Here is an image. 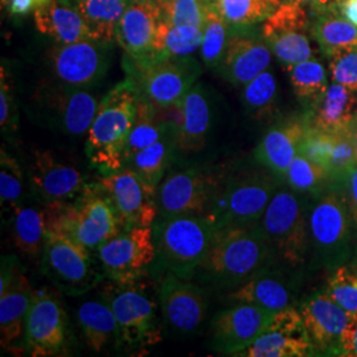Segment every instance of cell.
I'll list each match as a JSON object with an SVG mask.
<instances>
[{
    "mask_svg": "<svg viewBox=\"0 0 357 357\" xmlns=\"http://www.w3.org/2000/svg\"><path fill=\"white\" fill-rule=\"evenodd\" d=\"M32 295L33 289L23 270L0 294V342L13 354L26 352V320Z\"/></svg>",
    "mask_w": 357,
    "mask_h": 357,
    "instance_id": "28",
    "label": "cell"
},
{
    "mask_svg": "<svg viewBox=\"0 0 357 357\" xmlns=\"http://www.w3.org/2000/svg\"><path fill=\"white\" fill-rule=\"evenodd\" d=\"M340 11L348 22L357 26V0H344L340 4Z\"/></svg>",
    "mask_w": 357,
    "mask_h": 357,
    "instance_id": "52",
    "label": "cell"
},
{
    "mask_svg": "<svg viewBox=\"0 0 357 357\" xmlns=\"http://www.w3.org/2000/svg\"><path fill=\"white\" fill-rule=\"evenodd\" d=\"M224 20L233 26H249L264 22L281 4L277 0H211Z\"/></svg>",
    "mask_w": 357,
    "mask_h": 357,
    "instance_id": "40",
    "label": "cell"
},
{
    "mask_svg": "<svg viewBox=\"0 0 357 357\" xmlns=\"http://www.w3.org/2000/svg\"><path fill=\"white\" fill-rule=\"evenodd\" d=\"M48 1L50 0H6V6L13 16H26L28 13H36Z\"/></svg>",
    "mask_w": 357,
    "mask_h": 357,
    "instance_id": "51",
    "label": "cell"
},
{
    "mask_svg": "<svg viewBox=\"0 0 357 357\" xmlns=\"http://www.w3.org/2000/svg\"><path fill=\"white\" fill-rule=\"evenodd\" d=\"M310 26L311 16L305 6L291 0L283 1L264 20L262 38L286 70L314 57Z\"/></svg>",
    "mask_w": 357,
    "mask_h": 357,
    "instance_id": "16",
    "label": "cell"
},
{
    "mask_svg": "<svg viewBox=\"0 0 357 357\" xmlns=\"http://www.w3.org/2000/svg\"><path fill=\"white\" fill-rule=\"evenodd\" d=\"M40 266L53 286L69 296L89 293L105 278L93 250L51 230H45Z\"/></svg>",
    "mask_w": 357,
    "mask_h": 357,
    "instance_id": "11",
    "label": "cell"
},
{
    "mask_svg": "<svg viewBox=\"0 0 357 357\" xmlns=\"http://www.w3.org/2000/svg\"><path fill=\"white\" fill-rule=\"evenodd\" d=\"M38 32L56 44H70L96 38L84 17L66 0H50L33 13Z\"/></svg>",
    "mask_w": 357,
    "mask_h": 357,
    "instance_id": "31",
    "label": "cell"
},
{
    "mask_svg": "<svg viewBox=\"0 0 357 357\" xmlns=\"http://www.w3.org/2000/svg\"><path fill=\"white\" fill-rule=\"evenodd\" d=\"M178 155L200 153L206 146L213 122L212 101L204 85L196 82L178 103Z\"/></svg>",
    "mask_w": 357,
    "mask_h": 357,
    "instance_id": "26",
    "label": "cell"
},
{
    "mask_svg": "<svg viewBox=\"0 0 357 357\" xmlns=\"http://www.w3.org/2000/svg\"><path fill=\"white\" fill-rule=\"evenodd\" d=\"M211 1V0H209ZM228 26L224 17L217 13L212 3L209 4L204 26H203V44L200 54L206 68L217 69L221 63L228 45Z\"/></svg>",
    "mask_w": 357,
    "mask_h": 357,
    "instance_id": "43",
    "label": "cell"
},
{
    "mask_svg": "<svg viewBox=\"0 0 357 357\" xmlns=\"http://www.w3.org/2000/svg\"><path fill=\"white\" fill-rule=\"evenodd\" d=\"M282 184L281 178L261 165L224 172L209 217L218 229L258 224Z\"/></svg>",
    "mask_w": 357,
    "mask_h": 357,
    "instance_id": "5",
    "label": "cell"
},
{
    "mask_svg": "<svg viewBox=\"0 0 357 357\" xmlns=\"http://www.w3.org/2000/svg\"><path fill=\"white\" fill-rule=\"evenodd\" d=\"M23 169L11 153L1 149L0 153V204L1 213L10 216L26 197Z\"/></svg>",
    "mask_w": 357,
    "mask_h": 357,
    "instance_id": "42",
    "label": "cell"
},
{
    "mask_svg": "<svg viewBox=\"0 0 357 357\" xmlns=\"http://www.w3.org/2000/svg\"><path fill=\"white\" fill-rule=\"evenodd\" d=\"M326 291L351 315L357 314V265H342L332 270Z\"/></svg>",
    "mask_w": 357,
    "mask_h": 357,
    "instance_id": "45",
    "label": "cell"
},
{
    "mask_svg": "<svg viewBox=\"0 0 357 357\" xmlns=\"http://www.w3.org/2000/svg\"><path fill=\"white\" fill-rule=\"evenodd\" d=\"M222 175L206 165L171 168L158 188V218L209 216Z\"/></svg>",
    "mask_w": 357,
    "mask_h": 357,
    "instance_id": "12",
    "label": "cell"
},
{
    "mask_svg": "<svg viewBox=\"0 0 357 357\" xmlns=\"http://www.w3.org/2000/svg\"><path fill=\"white\" fill-rule=\"evenodd\" d=\"M308 202L310 196L283 183L258 222L277 261L286 268L301 270L308 261Z\"/></svg>",
    "mask_w": 357,
    "mask_h": 357,
    "instance_id": "7",
    "label": "cell"
},
{
    "mask_svg": "<svg viewBox=\"0 0 357 357\" xmlns=\"http://www.w3.org/2000/svg\"><path fill=\"white\" fill-rule=\"evenodd\" d=\"M70 332L64 307L54 294L33 290L26 320V354L33 357L66 356Z\"/></svg>",
    "mask_w": 357,
    "mask_h": 357,
    "instance_id": "15",
    "label": "cell"
},
{
    "mask_svg": "<svg viewBox=\"0 0 357 357\" xmlns=\"http://www.w3.org/2000/svg\"><path fill=\"white\" fill-rule=\"evenodd\" d=\"M22 271L20 261L16 255H3L1 268H0V294L3 293L11 283L15 277Z\"/></svg>",
    "mask_w": 357,
    "mask_h": 357,
    "instance_id": "49",
    "label": "cell"
},
{
    "mask_svg": "<svg viewBox=\"0 0 357 357\" xmlns=\"http://www.w3.org/2000/svg\"><path fill=\"white\" fill-rule=\"evenodd\" d=\"M355 227L344 193L331 183L308 202V259L318 268L335 270L352 252Z\"/></svg>",
    "mask_w": 357,
    "mask_h": 357,
    "instance_id": "4",
    "label": "cell"
},
{
    "mask_svg": "<svg viewBox=\"0 0 357 357\" xmlns=\"http://www.w3.org/2000/svg\"><path fill=\"white\" fill-rule=\"evenodd\" d=\"M77 320L85 343L93 352H102L118 343V323L110 305L105 301H86L77 308Z\"/></svg>",
    "mask_w": 357,
    "mask_h": 357,
    "instance_id": "33",
    "label": "cell"
},
{
    "mask_svg": "<svg viewBox=\"0 0 357 357\" xmlns=\"http://www.w3.org/2000/svg\"><path fill=\"white\" fill-rule=\"evenodd\" d=\"M273 52L265 38L234 35L229 38L224 57L216 70L233 86L243 88L270 69Z\"/></svg>",
    "mask_w": 357,
    "mask_h": 357,
    "instance_id": "25",
    "label": "cell"
},
{
    "mask_svg": "<svg viewBox=\"0 0 357 357\" xmlns=\"http://www.w3.org/2000/svg\"><path fill=\"white\" fill-rule=\"evenodd\" d=\"M153 230L159 268L192 281L218 228L209 216H174L158 218Z\"/></svg>",
    "mask_w": 357,
    "mask_h": 357,
    "instance_id": "6",
    "label": "cell"
},
{
    "mask_svg": "<svg viewBox=\"0 0 357 357\" xmlns=\"http://www.w3.org/2000/svg\"><path fill=\"white\" fill-rule=\"evenodd\" d=\"M139 91L126 78L109 90L98 103L88 130L85 153L90 165L101 175H109L126 165L128 137L134 126Z\"/></svg>",
    "mask_w": 357,
    "mask_h": 357,
    "instance_id": "2",
    "label": "cell"
},
{
    "mask_svg": "<svg viewBox=\"0 0 357 357\" xmlns=\"http://www.w3.org/2000/svg\"><path fill=\"white\" fill-rule=\"evenodd\" d=\"M110 43L86 38L70 44H54L48 52V65L53 78L84 89L98 85L110 66Z\"/></svg>",
    "mask_w": 357,
    "mask_h": 357,
    "instance_id": "14",
    "label": "cell"
},
{
    "mask_svg": "<svg viewBox=\"0 0 357 357\" xmlns=\"http://www.w3.org/2000/svg\"><path fill=\"white\" fill-rule=\"evenodd\" d=\"M308 126L307 115L277 122L257 144L255 162L273 171L283 181L287 168L301 153Z\"/></svg>",
    "mask_w": 357,
    "mask_h": 357,
    "instance_id": "24",
    "label": "cell"
},
{
    "mask_svg": "<svg viewBox=\"0 0 357 357\" xmlns=\"http://www.w3.org/2000/svg\"><path fill=\"white\" fill-rule=\"evenodd\" d=\"M26 171L29 190L41 204L73 200L89 183L82 171L52 150H35Z\"/></svg>",
    "mask_w": 357,
    "mask_h": 357,
    "instance_id": "18",
    "label": "cell"
},
{
    "mask_svg": "<svg viewBox=\"0 0 357 357\" xmlns=\"http://www.w3.org/2000/svg\"><path fill=\"white\" fill-rule=\"evenodd\" d=\"M165 109L155 106L139 94L138 109L134 126L128 137L126 162L134 155L156 141L172 123L178 122V118H167L163 115Z\"/></svg>",
    "mask_w": 357,
    "mask_h": 357,
    "instance_id": "36",
    "label": "cell"
},
{
    "mask_svg": "<svg viewBox=\"0 0 357 357\" xmlns=\"http://www.w3.org/2000/svg\"><path fill=\"white\" fill-rule=\"evenodd\" d=\"M162 20L174 26L203 28L209 0H156Z\"/></svg>",
    "mask_w": 357,
    "mask_h": 357,
    "instance_id": "44",
    "label": "cell"
},
{
    "mask_svg": "<svg viewBox=\"0 0 357 357\" xmlns=\"http://www.w3.org/2000/svg\"><path fill=\"white\" fill-rule=\"evenodd\" d=\"M283 183L294 191L312 197L324 191L332 181L328 172L323 167L299 153L287 168Z\"/></svg>",
    "mask_w": 357,
    "mask_h": 357,
    "instance_id": "41",
    "label": "cell"
},
{
    "mask_svg": "<svg viewBox=\"0 0 357 357\" xmlns=\"http://www.w3.org/2000/svg\"><path fill=\"white\" fill-rule=\"evenodd\" d=\"M277 262L258 224L225 227L217 230L195 278L217 289L233 290Z\"/></svg>",
    "mask_w": 357,
    "mask_h": 357,
    "instance_id": "1",
    "label": "cell"
},
{
    "mask_svg": "<svg viewBox=\"0 0 357 357\" xmlns=\"http://www.w3.org/2000/svg\"><path fill=\"white\" fill-rule=\"evenodd\" d=\"M296 98L314 105L328 88V76L324 65L317 59H310L287 69Z\"/></svg>",
    "mask_w": 357,
    "mask_h": 357,
    "instance_id": "39",
    "label": "cell"
},
{
    "mask_svg": "<svg viewBox=\"0 0 357 357\" xmlns=\"http://www.w3.org/2000/svg\"><path fill=\"white\" fill-rule=\"evenodd\" d=\"M356 115L357 91L332 81L307 118L311 126L335 134L347 131Z\"/></svg>",
    "mask_w": 357,
    "mask_h": 357,
    "instance_id": "29",
    "label": "cell"
},
{
    "mask_svg": "<svg viewBox=\"0 0 357 357\" xmlns=\"http://www.w3.org/2000/svg\"><path fill=\"white\" fill-rule=\"evenodd\" d=\"M178 122L172 123L156 141L134 153L125 167L137 172L149 185L159 188L178 155Z\"/></svg>",
    "mask_w": 357,
    "mask_h": 357,
    "instance_id": "32",
    "label": "cell"
},
{
    "mask_svg": "<svg viewBox=\"0 0 357 357\" xmlns=\"http://www.w3.org/2000/svg\"><path fill=\"white\" fill-rule=\"evenodd\" d=\"M298 310L317 352L340 356L343 335L352 315L339 306L326 290L308 295Z\"/></svg>",
    "mask_w": 357,
    "mask_h": 357,
    "instance_id": "23",
    "label": "cell"
},
{
    "mask_svg": "<svg viewBox=\"0 0 357 357\" xmlns=\"http://www.w3.org/2000/svg\"><path fill=\"white\" fill-rule=\"evenodd\" d=\"M131 1H156V0H131Z\"/></svg>",
    "mask_w": 357,
    "mask_h": 357,
    "instance_id": "55",
    "label": "cell"
},
{
    "mask_svg": "<svg viewBox=\"0 0 357 357\" xmlns=\"http://www.w3.org/2000/svg\"><path fill=\"white\" fill-rule=\"evenodd\" d=\"M340 356L357 357V314L351 317L345 328Z\"/></svg>",
    "mask_w": 357,
    "mask_h": 357,
    "instance_id": "50",
    "label": "cell"
},
{
    "mask_svg": "<svg viewBox=\"0 0 357 357\" xmlns=\"http://www.w3.org/2000/svg\"><path fill=\"white\" fill-rule=\"evenodd\" d=\"M97 181L114 206L122 229L153 227L159 216L158 188L149 185L128 167L101 175Z\"/></svg>",
    "mask_w": 357,
    "mask_h": 357,
    "instance_id": "17",
    "label": "cell"
},
{
    "mask_svg": "<svg viewBox=\"0 0 357 357\" xmlns=\"http://www.w3.org/2000/svg\"><path fill=\"white\" fill-rule=\"evenodd\" d=\"M159 306L172 331L190 335L202 328L208 314V296L191 280L165 274L159 286Z\"/></svg>",
    "mask_w": 357,
    "mask_h": 357,
    "instance_id": "22",
    "label": "cell"
},
{
    "mask_svg": "<svg viewBox=\"0 0 357 357\" xmlns=\"http://www.w3.org/2000/svg\"><path fill=\"white\" fill-rule=\"evenodd\" d=\"M310 29L311 38L330 60L344 52L357 50V26L345 19L340 6L312 10Z\"/></svg>",
    "mask_w": 357,
    "mask_h": 357,
    "instance_id": "30",
    "label": "cell"
},
{
    "mask_svg": "<svg viewBox=\"0 0 357 357\" xmlns=\"http://www.w3.org/2000/svg\"><path fill=\"white\" fill-rule=\"evenodd\" d=\"M17 105L13 90V81L8 69H0V126L6 137H15L17 132Z\"/></svg>",
    "mask_w": 357,
    "mask_h": 357,
    "instance_id": "46",
    "label": "cell"
},
{
    "mask_svg": "<svg viewBox=\"0 0 357 357\" xmlns=\"http://www.w3.org/2000/svg\"><path fill=\"white\" fill-rule=\"evenodd\" d=\"M348 131H349V137H351V141H352V144H354V150H355V156H356L357 163V115L355 116V119L352 121V123L349 125Z\"/></svg>",
    "mask_w": 357,
    "mask_h": 357,
    "instance_id": "54",
    "label": "cell"
},
{
    "mask_svg": "<svg viewBox=\"0 0 357 357\" xmlns=\"http://www.w3.org/2000/svg\"><path fill=\"white\" fill-rule=\"evenodd\" d=\"M96 253L109 281L119 284L141 281L156 261L153 227L122 230Z\"/></svg>",
    "mask_w": 357,
    "mask_h": 357,
    "instance_id": "13",
    "label": "cell"
},
{
    "mask_svg": "<svg viewBox=\"0 0 357 357\" xmlns=\"http://www.w3.org/2000/svg\"><path fill=\"white\" fill-rule=\"evenodd\" d=\"M275 312L249 303H233L220 311L211 321L212 348L238 356L268 327Z\"/></svg>",
    "mask_w": 357,
    "mask_h": 357,
    "instance_id": "19",
    "label": "cell"
},
{
    "mask_svg": "<svg viewBox=\"0 0 357 357\" xmlns=\"http://www.w3.org/2000/svg\"><path fill=\"white\" fill-rule=\"evenodd\" d=\"M160 20V11L155 1H130L115 31V40L126 57L139 60L153 54Z\"/></svg>",
    "mask_w": 357,
    "mask_h": 357,
    "instance_id": "27",
    "label": "cell"
},
{
    "mask_svg": "<svg viewBox=\"0 0 357 357\" xmlns=\"http://www.w3.org/2000/svg\"><path fill=\"white\" fill-rule=\"evenodd\" d=\"M337 184L343 190L345 200H347V204L349 208L352 221H354L355 231H357V165Z\"/></svg>",
    "mask_w": 357,
    "mask_h": 357,
    "instance_id": "48",
    "label": "cell"
},
{
    "mask_svg": "<svg viewBox=\"0 0 357 357\" xmlns=\"http://www.w3.org/2000/svg\"><path fill=\"white\" fill-rule=\"evenodd\" d=\"M301 274L295 268L273 264L261 270L253 278L230 290L227 299L230 303H249L278 312L295 307L299 291Z\"/></svg>",
    "mask_w": 357,
    "mask_h": 357,
    "instance_id": "20",
    "label": "cell"
},
{
    "mask_svg": "<svg viewBox=\"0 0 357 357\" xmlns=\"http://www.w3.org/2000/svg\"><path fill=\"white\" fill-rule=\"evenodd\" d=\"M45 230L63 234L96 252L122 231L119 217L98 181H90L76 199L43 204Z\"/></svg>",
    "mask_w": 357,
    "mask_h": 357,
    "instance_id": "3",
    "label": "cell"
},
{
    "mask_svg": "<svg viewBox=\"0 0 357 357\" xmlns=\"http://www.w3.org/2000/svg\"><path fill=\"white\" fill-rule=\"evenodd\" d=\"M277 1H278V3H280V4H282V3H283V1H287V0H277Z\"/></svg>",
    "mask_w": 357,
    "mask_h": 357,
    "instance_id": "56",
    "label": "cell"
},
{
    "mask_svg": "<svg viewBox=\"0 0 357 357\" xmlns=\"http://www.w3.org/2000/svg\"><path fill=\"white\" fill-rule=\"evenodd\" d=\"M84 17L94 38L112 41L131 0H66Z\"/></svg>",
    "mask_w": 357,
    "mask_h": 357,
    "instance_id": "35",
    "label": "cell"
},
{
    "mask_svg": "<svg viewBox=\"0 0 357 357\" xmlns=\"http://www.w3.org/2000/svg\"><path fill=\"white\" fill-rule=\"evenodd\" d=\"M125 69L142 97L160 109L178 106L202 75L200 65L191 56L156 53L139 60L126 57Z\"/></svg>",
    "mask_w": 357,
    "mask_h": 357,
    "instance_id": "8",
    "label": "cell"
},
{
    "mask_svg": "<svg viewBox=\"0 0 357 357\" xmlns=\"http://www.w3.org/2000/svg\"><path fill=\"white\" fill-rule=\"evenodd\" d=\"M15 248L31 259L41 258L45 241L44 208L26 204V200L10 215Z\"/></svg>",
    "mask_w": 357,
    "mask_h": 357,
    "instance_id": "34",
    "label": "cell"
},
{
    "mask_svg": "<svg viewBox=\"0 0 357 357\" xmlns=\"http://www.w3.org/2000/svg\"><path fill=\"white\" fill-rule=\"evenodd\" d=\"M291 1H296L302 6H308L311 10H315V8H323L330 6H340L344 0H291Z\"/></svg>",
    "mask_w": 357,
    "mask_h": 357,
    "instance_id": "53",
    "label": "cell"
},
{
    "mask_svg": "<svg viewBox=\"0 0 357 357\" xmlns=\"http://www.w3.org/2000/svg\"><path fill=\"white\" fill-rule=\"evenodd\" d=\"M330 75L333 82L357 91V50L332 57Z\"/></svg>",
    "mask_w": 357,
    "mask_h": 357,
    "instance_id": "47",
    "label": "cell"
},
{
    "mask_svg": "<svg viewBox=\"0 0 357 357\" xmlns=\"http://www.w3.org/2000/svg\"><path fill=\"white\" fill-rule=\"evenodd\" d=\"M98 103L89 89L70 86L52 78L36 86L31 96L29 110L36 121L53 131L79 137L88 134Z\"/></svg>",
    "mask_w": 357,
    "mask_h": 357,
    "instance_id": "10",
    "label": "cell"
},
{
    "mask_svg": "<svg viewBox=\"0 0 357 357\" xmlns=\"http://www.w3.org/2000/svg\"><path fill=\"white\" fill-rule=\"evenodd\" d=\"M278 84L268 69L243 86L241 101L246 113L257 121H268L277 113Z\"/></svg>",
    "mask_w": 357,
    "mask_h": 357,
    "instance_id": "37",
    "label": "cell"
},
{
    "mask_svg": "<svg viewBox=\"0 0 357 357\" xmlns=\"http://www.w3.org/2000/svg\"><path fill=\"white\" fill-rule=\"evenodd\" d=\"M298 307L274 314L268 327L238 356L305 357L317 355Z\"/></svg>",
    "mask_w": 357,
    "mask_h": 357,
    "instance_id": "21",
    "label": "cell"
},
{
    "mask_svg": "<svg viewBox=\"0 0 357 357\" xmlns=\"http://www.w3.org/2000/svg\"><path fill=\"white\" fill-rule=\"evenodd\" d=\"M102 298L112 307L118 323L119 349L143 351L162 340L158 303L149 284L142 280L130 284L110 281L103 287Z\"/></svg>",
    "mask_w": 357,
    "mask_h": 357,
    "instance_id": "9",
    "label": "cell"
},
{
    "mask_svg": "<svg viewBox=\"0 0 357 357\" xmlns=\"http://www.w3.org/2000/svg\"><path fill=\"white\" fill-rule=\"evenodd\" d=\"M203 44V28L174 26L160 20L153 40V53L160 56H192L200 51Z\"/></svg>",
    "mask_w": 357,
    "mask_h": 357,
    "instance_id": "38",
    "label": "cell"
}]
</instances>
